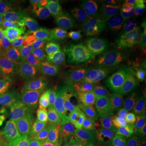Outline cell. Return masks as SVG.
<instances>
[{
  "label": "cell",
  "mask_w": 146,
  "mask_h": 146,
  "mask_svg": "<svg viewBox=\"0 0 146 146\" xmlns=\"http://www.w3.org/2000/svg\"><path fill=\"white\" fill-rule=\"evenodd\" d=\"M110 44L122 57L132 60L146 56V36L133 23L123 22L110 35Z\"/></svg>",
  "instance_id": "cell-1"
},
{
  "label": "cell",
  "mask_w": 146,
  "mask_h": 146,
  "mask_svg": "<svg viewBox=\"0 0 146 146\" xmlns=\"http://www.w3.org/2000/svg\"><path fill=\"white\" fill-rule=\"evenodd\" d=\"M36 131L0 107V139L4 146H31L35 144Z\"/></svg>",
  "instance_id": "cell-2"
},
{
  "label": "cell",
  "mask_w": 146,
  "mask_h": 146,
  "mask_svg": "<svg viewBox=\"0 0 146 146\" xmlns=\"http://www.w3.org/2000/svg\"><path fill=\"white\" fill-rule=\"evenodd\" d=\"M90 117L91 123L119 135L130 123L131 108L127 102L122 100L106 109L94 110Z\"/></svg>",
  "instance_id": "cell-3"
},
{
  "label": "cell",
  "mask_w": 146,
  "mask_h": 146,
  "mask_svg": "<svg viewBox=\"0 0 146 146\" xmlns=\"http://www.w3.org/2000/svg\"><path fill=\"white\" fill-rule=\"evenodd\" d=\"M6 33L7 40L24 44H39L54 33V24L50 21H26L23 19Z\"/></svg>",
  "instance_id": "cell-4"
},
{
  "label": "cell",
  "mask_w": 146,
  "mask_h": 146,
  "mask_svg": "<svg viewBox=\"0 0 146 146\" xmlns=\"http://www.w3.org/2000/svg\"><path fill=\"white\" fill-rule=\"evenodd\" d=\"M4 108L17 119L36 128L44 125L47 119L33 96L22 94Z\"/></svg>",
  "instance_id": "cell-5"
},
{
  "label": "cell",
  "mask_w": 146,
  "mask_h": 146,
  "mask_svg": "<svg viewBox=\"0 0 146 146\" xmlns=\"http://www.w3.org/2000/svg\"><path fill=\"white\" fill-rule=\"evenodd\" d=\"M50 55H15L8 60L10 70L21 84L42 72L50 64Z\"/></svg>",
  "instance_id": "cell-6"
},
{
  "label": "cell",
  "mask_w": 146,
  "mask_h": 146,
  "mask_svg": "<svg viewBox=\"0 0 146 146\" xmlns=\"http://www.w3.org/2000/svg\"><path fill=\"white\" fill-rule=\"evenodd\" d=\"M76 5L68 6L65 9L66 24L76 34L83 38H91L98 35L101 31L98 22L93 14L81 12Z\"/></svg>",
  "instance_id": "cell-7"
},
{
  "label": "cell",
  "mask_w": 146,
  "mask_h": 146,
  "mask_svg": "<svg viewBox=\"0 0 146 146\" xmlns=\"http://www.w3.org/2000/svg\"><path fill=\"white\" fill-rule=\"evenodd\" d=\"M59 67L66 69L76 78L89 80L93 82L104 80L101 60L89 55L78 56L70 63L60 64Z\"/></svg>",
  "instance_id": "cell-8"
},
{
  "label": "cell",
  "mask_w": 146,
  "mask_h": 146,
  "mask_svg": "<svg viewBox=\"0 0 146 146\" xmlns=\"http://www.w3.org/2000/svg\"><path fill=\"white\" fill-rule=\"evenodd\" d=\"M45 54L53 53L58 60L59 65L73 61L78 57L76 45L68 37L54 32L40 43Z\"/></svg>",
  "instance_id": "cell-9"
},
{
  "label": "cell",
  "mask_w": 146,
  "mask_h": 146,
  "mask_svg": "<svg viewBox=\"0 0 146 146\" xmlns=\"http://www.w3.org/2000/svg\"><path fill=\"white\" fill-rule=\"evenodd\" d=\"M92 14L101 29L111 35L123 24V14L115 1H96Z\"/></svg>",
  "instance_id": "cell-10"
},
{
  "label": "cell",
  "mask_w": 146,
  "mask_h": 146,
  "mask_svg": "<svg viewBox=\"0 0 146 146\" xmlns=\"http://www.w3.org/2000/svg\"><path fill=\"white\" fill-rule=\"evenodd\" d=\"M36 146H79L78 137L66 133L47 121L36 131Z\"/></svg>",
  "instance_id": "cell-11"
},
{
  "label": "cell",
  "mask_w": 146,
  "mask_h": 146,
  "mask_svg": "<svg viewBox=\"0 0 146 146\" xmlns=\"http://www.w3.org/2000/svg\"><path fill=\"white\" fill-rule=\"evenodd\" d=\"M119 136L106 131L94 123H84L78 136L82 146H117Z\"/></svg>",
  "instance_id": "cell-12"
},
{
  "label": "cell",
  "mask_w": 146,
  "mask_h": 146,
  "mask_svg": "<svg viewBox=\"0 0 146 146\" xmlns=\"http://www.w3.org/2000/svg\"><path fill=\"white\" fill-rule=\"evenodd\" d=\"M106 80H124L134 73L135 63L133 60L119 55H111L101 60Z\"/></svg>",
  "instance_id": "cell-13"
},
{
  "label": "cell",
  "mask_w": 146,
  "mask_h": 146,
  "mask_svg": "<svg viewBox=\"0 0 146 146\" xmlns=\"http://www.w3.org/2000/svg\"><path fill=\"white\" fill-rule=\"evenodd\" d=\"M89 100L94 110L108 108L122 101L123 97L115 87L107 84H95L89 92Z\"/></svg>",
  "instance_id": "cell-14"
},
{
  "label": "cell",
  "mask_w": 146,
  "mask_h": 146,
  "mask_svg": "<svg viewBox=\"0 0 146 146\" xmlns=\"http://www.w3.org/2000/svg\"><path fill=\"white\" fill-rule=\"evenodd\" d=\"M33 98L47 121L50 122L56 110L62 106L64 99V89L44 92L33 96Z\"/></svg>",
  "instance_id": "cell-15"
},
{
  "label": "cell",
  "mask_w": 146,
  "mask_h": 146,
  "mask_svg": "<svg viewBox=\"0 0 146 146\" xmlns=\"http://www.w3.org/2000/svg\"><path fill=\"white\" fill-rule=\"evenodd\" d=\"M62 106H63L75 119L81 123H86L92 114L88 98L86 96L72 98L63 99Z\"/></svg>",
  "instance_id": "cell-16"
},
{
  "label": "cell",
  "mask_w": 146,
  "mask_h": 146,
  "mask_svg": "<svg viewBox=\"0 0 146 146\" xmlns=\"http://www.w3.org/2000/svg\"><path fill=\"white\" fill-rule=\"evenodd\" d=\"M21 94V84L10 70L0 80V107L7 106Z\"/></svg>",
  "instance_id": "cell-17"
},
{
  "label": "cell",
  "mask_w": 146,
  "mask_h": 146,
  "mask_svg": "<svg viewBox=\"0 0 146 146\" xmlns=\"http://www.w3.org/2000/svg\"><path fill=\"white\" fill-rule=\"evenodd\" d=\"M127 102L134 111L135 126L146 130V89H139L130 94Z\"/></svg>",
  "instance_id": "cell-18"
},
{
  "label": "cell",
  "mask_w": 146,
  "mask_h": 146,
  "mask_svg": "<svg viewBox=\"0 0 146 146\" xmlns=\"http://www.w3.org/2000/svg\"><path fill=\"white\" fill-rule=\"evenodd\" d=\"M50 122L58 129L77 137L84 125L75 119L62 106L56 110Z\"/></svg>",
  "instance_id": "cell-19"
},
{
  "label": "cell",
  "mask_w": 146,
  "mask_h": 146,
  "mask_svg": "<svg viewBox=\"0 0 146 146\" xmlns=\"http://www.w3.org/2000/svg\"><path fill=\"white\" fill-rule=\"evenodd\" d=\"M3 57H11L15 55H33V56H45L46 54L42 46L39 44H24L20 42H13L7 40L6 41L4 46L3 48Z\"/></svg>",
  "instance_id": "cell-20"
},
{
  "label": "cell",
  "mask_w": 146,
  "mask_h": 146,
  "mask_svg": "<svg viewBox=\"0 0 146 146\" xmlns=\"http://www.w3.org/2000/svg\"><path fill=\"white\" fill-rule=\"evenodd\" d=\"M21 7L15 2L0 1V29L7 31L10 27L23 20Z\"/></svg>",
  "instance_id": "cell-21"
},
{
  "label": "cell",
  "mask_w": 146,
  "mask_h": 146,
  "mask_svg": "<svg viewBox=\"0 0 146 146\" xmlns=\"http://www.w3.org/2000/svg\"><path fill=\"white\" fill-rule=\"evenodd\" d=\"M53 71L42 72L33 78L29 80L25 84H21L22 94H28L30 96H35L44 92L55 91L53 89L50 82V78Z\"/></svg>",
  "instance_id": "cell-22"
},
{
  "label": "cell",
  "mask_w": 146,
  "mask_h": 146,
  "mask_svg": "<svg viewBox=\"0 0 146 146\" xmlns=\"http://www.w3.org/2000/svg\"><path fill=\"white\" fill-rule=\"evenodd\" d=\"M93 81L84 79H73L72 83L64 89V98H72L86 96L93 85Z\"/></svg>",
  "instance_id": "cell-23"
},
{
  "label": "cell",
  "mask_w": 146,
  "mask_h": 146,
  "mask_svg": "<svg viewBox=\"0 0 146 146\" xmlns=\"http://www.w3.org/2000/svg\"><path fill=\"white\" fill-rule=\"evenodd\" d=\"M75 78L66 69L61 68L56 71H53L50 78V82L54 90L64 89L72 83Z\"/></svg>",
  "instance_id": "cell-24"
},
{
  "label": "cell",
  "mask_w": 146,
  "mask_h": 146,
  "mask_svg": "<svg viewBox=\"0 0 146 146\" xmlns=\"http://www.w3.org/2000/svg\"><path fill=\"white\" fill-rule=\"evenodd\" d=\"M96 4V1L93 0H83L78 6L79 9L81 12L85 14H92L93 10Z\"/></svg>",
  "instance_id": "cell-25"
},
{
  "label": "cell",
  "mask_w": 146,
  "mask_h": 146,
  "mask_svg": "<svg viewBox=\"0 0 146 146\" xmlns=\"http://www.w3.org/2000/svg\"><path fill=\"white\" fill-rule=\"evenodd\" d=\"M10 71L8 60L0 54V80L5 76L7 72Z\"/></svg>",
  "instance_id": "cell-26"
},
{
  "label": "cell",
  "mask_w": 146,
  "mask_h": 146,
  "mask_svg": "<svg viewBox=\"0 0 146 146\" xmlns=\"http://www.w3.org/2000/svg\"><path fill=\"white\" fill-rule=\"evenodd\" d=\"M134 73L136 76L146 80V62H143L136 65L134 69Z\"/></svg>",
  "instance_id": "cell-27"
},
{
  "label": "cell",
  "mask_w": 146,
  "mask_h": 146,
  "mask_svg": "<svg viewBox=\"0 0 146 146\" xmlns=\"http://www.w3.org/2000/svg\"><path fill=\"white\" fill-rule=\"evenodd\" d=\"M6 41H7V33L5 30L0 29V51L4 46Z\"/></svg>",
  "instance_id": "cell-28"
},
{
  "label": "cell",
  "mask_w": 146,
  "mask_h": 146,
  "mask_svg": "<svg viewBox=\"0 0 146 146\" xmlns=\"http://www.w3.org/2000/svg\"><path fill=\"white\" fill-rule=\"evenodd\" d=\"M130 146H146V139L136 141L133 144H131Z\"/></svg>",
  "instance_id": "cell-29"
},
{
  "label": "cell",
  "mask_w": 146,
  "mask_h": 146,
  "mask_svg": "<svg viewBox=\"0 0 146 146\" xmlns=\"http://www.w3.org/2000/svg\"><path fill=\"white\" fill-rule=\"evenodd\" d=\"M141 26L143 28V29H144V34L146 35V16H144V17H142V19H141Z\"/></svg>",
  "instance_id": "cell-30"
},
{
  "label": "cell",
  "mask_w": 146,
  "mask_h": 146,
  "mask_svg": "<svg viewBox=\"0 0 146 146\" xmlns=\"http://www.w3.org/2000/svg\"><path fill=\"white\" fill-rule=\"evenodd\" d=\"M0 146H4L3 144V142H2V141H1V139H0Z\"/></svg>",
  "instance_id": "cell-31"
}]
</instances>
